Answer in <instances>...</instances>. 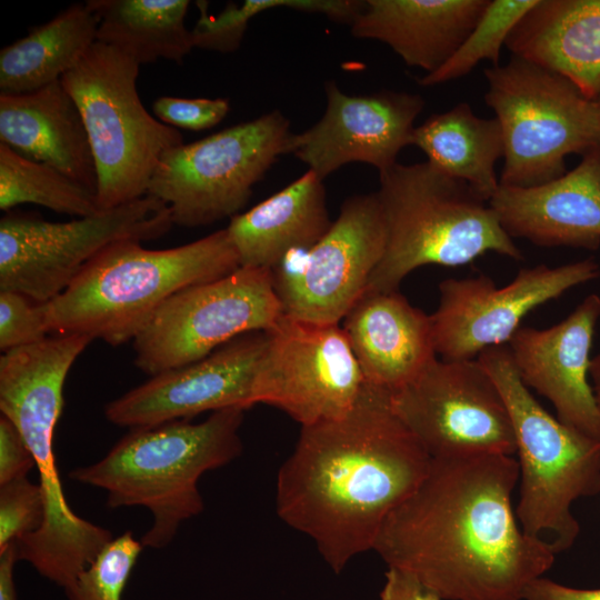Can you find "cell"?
I'll list each match as a JSON object with an SVG mask.
<instances>
[{
    "label": "cell",
    "mask_w": 600,
    "mask_h": 600,
    "mask_svg": "<svg viewBox=\"0 0 600 600\" xmlns=\"http://www.w3.org/2000/svg\"><path fill=\"white\" fill-rule=\"evenodd\" d=\"M323 180L308 170L299 179L231 218L226 228L240 267L273 269L297 250H309L329 230Z\"/></svg>",
    "instance_id": "24"
},
{
    "label": "cell",
    "mask_w": 600,
    "mask_h": 600,
    "mask_svg": "<svg viewBox=\"0 0 600 600\" xmlns=\"http://www.w3.org/2000/svg\"><path fill=\"white\" fill-rule=\"evenodd\" d=\"M563 176L530 188L500 186L489 204L513 238L544 248L600 247V146Z\"/></svg>",
    "instance_id": "19"
},
{
    "label": "cell",
    "mask_w": 600,
    "mask_h": 600,
    "mask_svg": "<svg viewBox=\"0 0 600 600\" xmlns=\"http://www.w3.org/2000/svg\"><path fill=\"white\" fill-rule=\"evenodd\" d=\"M152 109L157 118L173 128L200 131L222 121L230 110L227 99L160 97Z\"/></svg>",
    "instance_id": "34"
},
{
    "label": "cell",
    "mask_w": 600,
    "mask_h": 600,
    "mask_svg": "<svg viewBox=\"0 0 600 600\" xmlns=\"http://www.w3.org/2000/svg\"><path fill=\"white\" fill-rule=\"evenodd\" d=\"M0 143L51 166L97 193L98 174L80 110L61 80L0 93Z\"/></svg>",
    "instance_id": "21"
},
{
    "label": "cell",
    "mask_w": 600,
    "mask_h": 600,
    "mask_svg": "<svg viewBox=\"0 0 600 600\" xmlns=\"http://www.w3.org/2000/svg\"><path fill=\"white\" fill-rule=\"evenodd\" d=\"M489 1L366 0L351 34L388 44L408 67L428 74L459 49Z\"/></svg>",
    "instance_id": "22"
},
{
    "label": "cell",
    "mask_w": 600,
    "mask_h": 600,
    "mask_svg": "<svg viewBox=\"0 0 600 600\" xmlns=\"http://www.w3.org/2000/svg\"><path fill=\"white\" fill-rule=\"evenodd\" d=\"M98 19L74 3L0 51L1 93H27L61 78L97 42Z\"/></svg>",
    "instance_id": "26"
},
{
    "label": "cell",
    "mask_w": 600,
    "mask_h": 600,
    "mask_svg": "<svg viewBox=\"0 0 600 600\" xmlns=\"http://www.w3.org/2000/svg\"><path fill=\"white\" fill-rule=\"evenodd\" d=\"M323 116L301 133H293L290 153L324 180L350 162H364L382 172L412 144L414 121L424 107L421 96L383 90L347 94L334 81L324 84Z\"/></svg>",
    "instance_id": "17"
},
{
    "label": "cell",
    "mask_w": 600,
    "mask_h": 600,
    "mask_svg": "<svg viewBox=\"0 0 600 600\" xmlns=\"http://www.w3.org/2000/svg\"><path fill=\"white\" fill-rule=\"evenodd\" d=\"M522 600H600V589H574L539 577L527 586Z\"/></svg>",
    "instance_id": "37"
},
{
    "label": "cell",
    "mask_w": 600,
    "mask_h": 600,
    "mask_svg": "<svg viewBox=\"0 0 600 600\" xmlns=\"http://www.w3.org/2000/svg\"><path fill=\"white\" fill-rule=\"evenodd\" d=\"M506 47L564 77L587 98L600 97V0H539Z\"/></svg>",
    "instance_id": "23"
},
{
    "label": "cell",
    "mask_w": 600,
    "mask_h": 600,
    "mask_svg": "<svg viewBox=\"0 0 600 600\" xmlns=\"http://www.w3.org/2000/svg\"><path fill=\"white\" fill-rule=\"evenodd\" d=\"M412 144L429 162L464 181L488 202L500 187L494 167L504 153L501 126L497 118L476 116L467 102L434 113L416 127Z\"/></svg>",
    "instance_id": "25"
},
{
    "label": "cell",
    "mask_w": 600,
    "mask_h": 600,
    "mask_svg": "<svg viewBox=\"0 0 600 600\" xmlns=\"http://www.w3.org/2000/svg\"><path fill=\"white\" fill-rule=\"evenodd\" d=\"M244 411L230 408L199 423L182 419L131 429L101 460L73 469L70 478L106 490L109 508H147L153 520L140 541L163 548L183 521L203 510L200 477L240 456Z\"/></svg>",
    "instance_id": "4"
},
{
    "label": "cell",
    "mask_w": 600,
    "mask_h": 600,
    "mask_svg": "<svg viewBox=\"0 0 600 600\" xmlns=\"http://www.w3.org/2000/svg\"><path fill=\"white\" fill-rule=\"evenodd\" d=\"M596 102H597V106H598L599 119H600V97L598 99H596Z\"/></svg>",
    "instance_id": "40"
},
{
    "label": "cell",
    "mask_w": 600,
    "mask_h": 600,
    "mask_svg": "<svg viewBox=\"0 0 600 600\" xmlns=\"http://www.w3.org/2000/svg\"><path fill=\"white\" fill-rule=\"evenodd\" d=\"M387 243L376 192L347 199L326 234L301 263L273 274L282 313L297 320L339 324L364 292Z\"/></svg>",
    "instance_id": "15"
},
{
    "label": "cell",
    "mask_w": 600,
    "mask_h": 600,
    "mask_svg": "<svg viewBox=\"0 0 600 600\" xmlns=\"http://www.w3.org/2000/svg\"><path fill=\"white\" fill-rule=\"evenodd\" d=\"M44 520L39 484L27 477L0 486V552L37 532Z\"/></svg>",
    "instance_id": "32"
},
{
    "label": "cell",
    "mask_w": 600,
    "mask_h": 600,
    "mask_svg": "<svg viewBox=\"0 0 600 600\" xmlns=\"http://www.w3.org/2000/svg\"><path fill=\"white\" fill-rule=\"evenodd\" d=\"M487 106L496 113L504 142L500 186L530 188L566 171V157L600 146L596 100L564 77L513 57L484 70Z\"/></svg>",
    "instance_id": "8"
},
{
    "label": "cell",
    "mask_w": 600,
    "mask_h": 600,
    "mask_svg": "<svg viewBox=\"0 0 600 600\" xmlns=\"http://www.w3.org/2000/svg\"><path fill=\"white\" fill-rule=\"evenodd\" d=\"M34 458L16 424L0 417V486L27 477Z\"/></svg>",
    "instance_id": "35"
},
{
    "label": "cell",
    "mask_w": 600,
    "mask_h": 600,
    "mask_svg": "<svg viewBox=\"0 0 600 600\" xmlns=\"http://www.w3.org/2000/svg\"><path fill=\"white\" fill-rule=\"evenodd\" d=\"M143 546L131 531L113 538L64 589L68 600H121L123 589Z\"/></svg>",
    "instance_id": "30"
},
{
    "label": "cell",
    "mask_w": 600,
    "mask_h": 600,
    "mask_svg": "<svg viewBox=\"0 0 600 600\" xmlns=\"http://www.w3.org/2000/svg\"><path fill=\"white\" fill-rule=\"evenodd\" d=\"M380 600H442L433 590L412 574L388 568Z\"/></svg>",
    "instance_id": "36"
},
{
    "label": "cell",
    "mask_w": 600,
    "mask_h": 600,
    "mask_svg": "<svg viewBox=\"0 0 600 600\" xmlns=\"http://www.w3.org/2000/svg\"><path fill=\"white\" fill-rule=\"evenodd\" d=\"M518 481L513 456L431 459L373 550L442 600H522L556 553L521 529L511 503Z\"/></svg>",
    "instance_id": "1"
},
{
    "label": "cell",
    "mask_w": 600,
    "mask_h": 600,
    "mask_svg": "<svg viewBox=\"0 0 600 600\" xmlns=\"http://www.w3.org/2000/svg\"><path fill=\"white\" fill-rule=\"evenodd\" d=\"M430 463L394 412L391 392L364 382L343 418L301 427L278 472L277 513L340 573L373 550L388 516L416 490Z\"/></svg>",
    "instance_id": "2"
},
{
    "label": "cell",
    "mask_w": 600,
    "mask_h": 600,
    "mask_svg": "<svg viewBox=\"0 0 600 600\" xmlns=\"http://www.w3.org/2000/svg\"><path fill=\"white\" fill-rule=\"evenodd\" d=\"M267 332H248L206 358L151 377L106 406V418L123 428L189 419L207 411L247 410L267 348Z\"/></svg>",
    "instance_id": "16"
},
{
    "label": "cell",
    "mask_w": 600,
    "mask_h": 600,
    "mask_svg": "<svg viewBox=\"0 0 600 600\" xmlns=\"http://www.w3.org/2000/svg\"><path fill=\"white\" fill-rule=\"evenodd\" d=\"M266 332L256 404L276 407L301 427L338 420L353 408L364 379L339 324L282 314Z\"/></svg>",
    "instance_id": "13"
},
{
    "label": "cell",
    "mask_w": 600,
    "mask_h": 600,
    "mask_svg": "<svg viewBox=\"0 0 600 600\" xmlns=\"http://www.w3.org/2000/svg\"><path fill=\"white\" fill-rule=\"evenodd\" d=\"M341 328L364 382L391 393L437 358L431 317L398 290L364 291Z\"/></svg>",
    "instance_id": "20"
},
{
    "label": "cell",
    "mask_w": 600,
    "mask_h": 600,
    "mask_svg": "<svg viewBox=\"0 0 600 600\" xmlns=\"http://www.w3.org/2000/svg\"><path fill=\"white\" fill-rule=\"evenodd\" d=\"M293 133L278 110L232 126L161 157L147 194L162 201L173 224L196 228L233 218Z\"/></svg>",
    "instance_id": "9"
},
{
    "label": "cell",
    "mask_w": 600,
    "mask_h": 600,
    "mask_svg": "<svg viewBox=\"0 0 600 600\" xmlns=\"http://www.w3.org/2000/svg\"><path fill=\"white\" fill-rule=\"evenodd\" d=\"M539 0H490L481 18L452 57L418 80L423 87L446 83L468 74L479 62L499 66L500 52L512 29Z\"/></svg>",
    "instance_id": "29"
},
{
    "label": "cell",
    "mask_w": 600,
    "mask_h": 600,
    "mask_svg": "<svg viewBox=\"0 0 600 600\" xmlns=\"http://www.w3.org/2000/svg\"><path fill=\"white\" fill-rule=\"evenodd\" d=\"M172 226L169 208L149 194L67 222L8 211L0 220V290L49 302L109 244L154 240Z\"/></svg>",
    "instance_id": "10"
},
{
    "label": "cell",
    "mask_w": 600,
    "mask_h": 600,
    "mask_svg": "<svg viewBox=\"0 0 600 600\" xmlns=\"http://www.w3.org/2000/svg\"><path fill=\"white\" fill-rule=\"evenodd\" d=\"M589 376L597 404L600 410V352L594 358H591Z\"/></svg>",
    "instance_id": "39"
},
{
    "label": "cell",
    "mask_w": 600,
    "mask_h": 600,
    "mask_svg": "<svg viewBox=\"0 0 600 600\" xmlns=\"http://www.w3.org/2000/svg\"><path fill=\"white\" fill-rule=\"evenodd\" d=\"M599 277V263L588 258L520 269L504 287L486 274L444 279L438 308L430 314L437 356L473 360L488 348L507 344L529 312Z\"/></svg>",
    "instance_id": "14"
},
{
    "label": "cell",
    "mask_w": 600,
    "mask_h": 600,
    "mask_svg": "<svg viewBox=\"0 0 600 600\" xmlns=\"http://www.w3.org/2000/svg\"><path fill=\"white\" fill-rule=\"evenodd\" d=\"M200 17L191 30L193 48L232 52L242 41L250 19L273 8L304 11L306 0H246L241 4L229 2L217 16L208 14V2L197 1Z\"/></svg>",
    "instance_id": "31"
},
{
    "label": "cell",
    "mask_w": 600,
    "mask_h": 600,
    "mask_svg": "<svg viewBox=\"0 0 600 600\" xmlns=\"http://www.w3.org/2000/svg\"><path fill=\"white\" fill-rule=\"evenodd\" d=\"M376 193L387 243L364 291H396L409 273L423 266H464L488 252L523 258L489 202L428 160L397 162L379 172Z\"/></svg>",
    "instance_id": "5"
},
{
    "label": "cell",
    "mask_w": 600,
    "mask_h": 600,
    "mask_svg": "<svg viewBox=\"0 0 600 600\" xmlns=\"http://www.w3.org/2000/svg\"><path fill=\"white\" fill-rule=\"evenodd\" d=\"M600 296L588 294L562 321L520 327L508 346L521 381L548 399L557 418L600 441V410L590 383V350Z\"/></svg>",
    "instance_id": "18"
},
{
    "label": "cell",
    "mask_w": 600,
    "mask_h": 600,
    "mask_svg": "<svg viewBox=\"0 0 600 600\" xmlns=\"http://www.w3.org/2000/svg\"><path fill=\"white\" fill-rule=\"evenodd\" d=\"M18 560L17 543L0 552V600H17L13 570Z\"/></svg>",
    "instance_id": "38"
},
{
    "label": "cell",
    "mask_w": 600,
    "mask_h": 600,
    "mask_svg": "<svg viewBox=\"0 0 600 600\" xmlns=\"http://www.w3.org/2000/svg\"><path fill=\"white\" fill-rule=\"evenodd\" d=\"M499 388L516 438L518 522L557 554L576 542L580 526L571 507L600 492V441L552 417L521 381L508 343L477 358Z\"/></svg>",
    "instance_id": "6"
},
{
    "label": "cell",
    "mask_w": 600,
    "mask_h": 600,
    "mask_svg": "<svg viewBox=\"0 0 600 600\" xmlns=\"http://www.w3.org/2000/svg\"><path fill=\"white\" fill-rule=\"evenodd\" d=\"M240 268L227 229L193 242L151 250L134 239L116 241L46 302L50 333H79L119 346L136 336L174 293Z\"/></svg>",
    "instance_id": "3"
},
{
    "label": "cell",
    "mask_w": 600,
    "mask_h": 600,
    "mask_svg": "<svg viewBox=\"0 0 600 600\" xmlns=\"http://www.w3.org/2000/svg\"><path fill=\"white\" fill-rule=\"evenodd\" d=\"M271 270L240 267L170 297L136 336L134 364L153 377L212 353L282 317Z\"/></svg>",
    "instance_id": "11"
},
{
    "label": "cell",
    "mask_w": 600,
    "mask_h": 600,
    "mask_svg": "<svg viewBox=\"0 0 600 600\" xmlns=\"http://www.w3.org/2000/svg\"><path fill=\"white\" fill-rule=\"evenodd\" d=\"M22 203L43 206L77 218L101 211L96 192L58 169L0 143V209L8 212Z\"/></svg>",
    "instance_id": "28"
},
{
    "label": "cell",
    "mask_w": 600,
    "mask_h": 600,
    "mask_svg": "<svg viewBox=\"0 0 600 600\" xmlns=\"http://www.w3.org/2000/svg\"><path fill=\"white\" fill-rule=\"evenodd\" d=\"M50 333L46 303L0 290V349L2 352L38 342Z\"/></svg>",
    "instance_id": "33"
},
{
    "label": "cell",
    "mask_w": 600,
    "mask_h": 600,
    "mask_svg": "<svg viewBox=\"0 0 600 600\" xmlns=\"http://www.w3.org/2000/svg\"><path fill=\"white\" fill-rule=\"evenodd\" d=\"M98 19L97 41L139 64L159 59L181 63L193 49L184 23L188 0H88Z\"/></svg>",
    "instance_id": "27"
},
{
    "label": "cell",
    "mask_w": 600,
    "mask_h": 600,
    "mask_svg": "<svg viewBox=\"0 0 600 600\" xmlns=\"http://www.w3.org/2000/svg\"><path fill=\"white\" fill-rule=\"evenodd\" d=\"M391 403L431 459L516 453L507 404L477 359L436 358Z\"/></svg>",
    "instance_id": "12"
},
{
    "label": "cell",
    "mask_w": 600,
    "mask_h": 600,
    "mask_svg": "<svg viewBox=\"0 0 600 600\" xmlns=\"http://www.w3.org/2000/svg\"><path fill=\"white\" fill-rule=\"evenodd\" d=\"M139 68L129 56L97 41L61 78L88 132L101 211L147 196L163 153L183 143L178 129L143 107L137 90Z\"/></svg>",
    "instance_id": "7"
}]
</instances>
